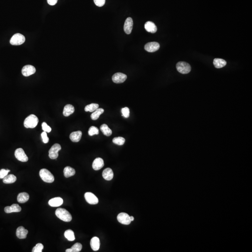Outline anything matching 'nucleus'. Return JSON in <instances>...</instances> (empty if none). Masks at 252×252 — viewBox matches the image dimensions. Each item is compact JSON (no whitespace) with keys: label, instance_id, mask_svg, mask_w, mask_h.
<instances>
[{"label":"nucleus","instance_id":"1","mask_svg":"<svg viewBox=\"0 0 252 252\" xmlns=\"http://www.w3.org/2000/svg\"><path fill=\"white\" fill-rule=\"evenodd\" d=\"M56 215L58 218L65 222L71 221L72 216L69 212L64 208H58L55 212Z\"/></svg>","mask_w":252,"mask_h":252},{"label":"nucleus","instance_id":"40","mask_svg":"<svg viewBox=\"0 0 252 252\" xmlns=\"http://www.w3.org/2000/svg\"><path fill=\"white\" fill-rule=\"evenodd\" d=\"M58 0H47V2L51 6H54L57 3Z\"/></svg>","mask_w":252,"mask_h":252},{"label":"nucleus","instance_id":"30","mask_svg":"<svg viewBox=\"0 0 252 252\" xmlns=\"http://www.w3.org/2000/svg\"><path fill=\"white\" fill-rule=\"evenodd\" d=\"M99 107V105L98 104L92 103L88 105L85 108V111L86 112H93L97 109Z\"/></svg>","mask_w":252,"mask_h":252},{"label":"nucleus","instance_id":"14","mask_svg":"<svg viewBox=\"0 0 252 252\" xmlns=\"http://www.w3.org/2000/svg\"><path fill=\"white\" fill-rule=\"evenodd\" d=\"M21 210V207L18 204H13L10 206H6L4 208V211L7 213L20 212Z\"/></svg>","mask_w":252,"mask_h":252},{"label":"nucleus","instance_id":"33","mask_svg":"<svg viewBox=\"0 0 252 252\" xmlns=\"http://www.w3.org/2000/svg\"><path fill=\"white\" fill-rule=\"evenodd\" d=\"M82 248V245L80 243H76L73 245L71 247L72 252H79L81 251Z\"/></svg>","mask_w":252,"mask_h":252},{"label":"nucleus","instance_id":"29","mask_svg":"<svg viewBox=\"0 0 252 252\" xmlns=\"http://www.w3.org/2000/svg\"><path fill=\"white\" fill-rule=\"evenodd\" d=\"M65 237L69 241H73L75 240V236H74V233L73 231L72 230H67L66 231L64 234Z\"/></svg>","mask_w":252,"mask_h":252},{"label":"nucleus","instance_id":"6","mask_svg":"<svg viewBox=\"0 0 252 252\" xmlns=\"http://www.w3.org/2000/svg\"><path fill=\"white\" fill-rule=\"evenodd\" d=\"M61 150V147L59 144H56L51 147L49 151V156L51 159H56L59 157V151Z\"/></svg>","mask_w":252,"mask_h":252},{"label":"nucleus","instance_id":"27","mask_svg":"<svg viewBox=\"0 0 252 252\" xmlns=\"http://www.w3.org/2000/svg\"><path fill=\"white\" fill-rule=\"evenodd\" d=\"M100 129L103 134L106 136H109L112 134V130L106 124H102L100 127Z\"/></svg>","mask_w":252,"mask_h":252},{"label":"nucleus","instance_id":"39","mask_svg":"<svg viewBox=\"0 0 252 252\" xmlns=\"http://www.w3.org/2000/svg\"><path fill=\"white\" fill-rule=\"evenodd\" d=\"M94 3L98 7H102L105 3L106 0H93Z\"/></svg>","mask_w":252,"mask_h":252},{"label":"nucleus","instance_id":"20","mask_svg":"<svg viewBox=\"0 0 252 252\" xmlns=\"http://www.w3.org/2000/svg\"><path fill=\"white\" fill-rule=\"evenodd\" d=\"M91 247L93 251H98L100 247V241L97 237H94L91 239L90 242Z\"/></svg>","mask_w":252,"mask_h":252},{"label":"nucleus","instance_id":"15","mask_svg":"<svg viewBox=\"0 0 252 252\" xmlns=\"http://www.w3.org/2000/svg\"><path fill=\"white\" fill-rule=\"evenodd\" d=\"M104 166L103 160L102 158L98 157L93 161L92 163V168L95 170H98L101 169Z\"/></svg>","mask_w":252,"mask_h":252},{"label":"nucleus","instance_id":"9","mask_svg":"<svg viewBox=\"0 0 252 252\" xmlns=\"http://www.w3.org/2000/svg\"><path fill=\"white\" fill-rule=\"evenodd\" d=\"M85 198L87 203L90 205H96L98 203L99 199L92 193L86 192L85 194Z\"/></svg>","mask_w":252,"mask_h":252},{"label":"nucleus","instance_id":"16","mask_svg":"<svg viewBox=\"0 0 252 252\" xmlns=\"http://www.w3.org/2000/svg\"><path fill=\"white\" fill-rule=\"evenodd\" d=\"M28 234V231L24 228L22 226L18 227L17 229L16 234L17 237L20 239H25L27 237V234Z\"/></svg>","mask_w":252,"mask_h":252},{"label":"nucleus","instance_id":"34","mask_svg":"<svg viewBox=\"0 0 252 252\" xmlns=\"http://www.w3.org/2000/svg\"><path fill=\"white\" fill-rule=\"evenodd\" d=\"M44 249V246L41 243H38L37 244L35 247H33L32 249V252H42V250Z\"/></svg>","mask_w":252,"mask_h":252},{"label":"nucleus","instance_id":"19","mask_svg":"<svg viewBox=\"0 0 252 252\" xmlns=\"http://www.w3.org/2000/svg\"><path fill=\"white\" fill-rule=\"evenodd\" d=\"M145 29L148 32L154 33L157 32V27L153 22L148 21L145 24Z\"/></svg>","mask_w":252,"mask_h":252},{"label":"nucleus","instance_id":"22","mask_svg":"<svg viewBox=\"0 0 252 252\" xmlns=\"http://www.w3.org/2000/svg\"><path fill=\"white\" fill-rule=\"evenodd\" d=\"M75 111L74 107L71 104H67L65 106L63 111V115L66 117L70 116Z\"/></svg>","mask_w":252,"mask_h":252},{"label":"nucleus","instance_id":"7","mask_svg":"<svg viewBox=\"0 0 252 252\" xmlns=\"http://www.w3.org/2000/svg\"><path fill=\"white\" fill-rule=\"evenodd\" d=\"M15 158L22 162H26L28 161V157L26 155L24 151L22 148H18L15 150Z\"/></svg>","mask_w":252,"mask_h":252},{"label":"nucleus","instance_id":"18","mask_svg":"<svg viewBox=\"0 0 252 252\" xmlns=\"http://www.w3.org/2000/svg\"><path fill=\"white\" fill-rule=\"evenodd\" d=\"M102 176L106 180H111L114 177V172L111 168H106L103 171Z\"/></svg>","mask_w":252,"mask_h":252},{"label":"nucleus","instance_id":"11","mask_svg":"<svg viewBox=\"0 0 252 252\" xmlns=\"http://www.w3.org/2000/svg\"><path fill=\"white\" fill-rule=\"evenodd\" d=\"M36 72L35 67L31 65H26L23 68L22 73L25 77H28L34 74Z\"/></svg>","mask_w":252,"mask_h":252},{"label":"nucleus","instance_id":"31","mask_svg":"<svg viewBox=\"0 0 252 252\" xmlns=\"http://www.w3.org/2000/svg\"><path fill=\"white\" fill-rule=\"evenodd\" d=\"M113 142L118 145H122L125 143V139L122 137H117L113 139Z\"/></svg>","mask_w":252,"mask_h":252},{"label":"nucleus","instance_id":"12","mask_svg":"<svg viewBox=\"0 0 252 252\" xmlns=\"http://www.w3.org/2000/svg\"><path fill=\"white\" fill-rule=\"evenodd\" d=\"M160 44L157 42H150L146 44L144 49L146 51L150 52H155L159 49Z\"/></svg>","mask_w":252,"mask_h":252},{"label":"nucleus","instance_id":"24","mask_svg":"<svg viewBox=\"0 0 252 252\" xmlns=\"http://www.w3.org/2000/svg\"><path fill=\"white\" fill-rule=\"evenodd\" d=\"M64 174L65 177L68 178V177H71V176H74L75 174V170L73 168L70 167V166H67L65 167L64 170Z\"/></svg>","mask_w":252,"mask_h":252},{"label":"nucleus","instance_id":"35","mask_svg":"<svg viewBox=\"0 0 252 252\" xmlns=\"http://www.w3.org/2000/svg\"><path fill=\"white\" fill-rule=\"evenodd\" d=\"M121 113H122L123 117L125 118H128L129 117L130 111H129V109L128 107H125L121 109Z\"/></svg>","mask_w":252,"mask_h":252},{"label":"nucleus","instance_id":"17","mask_svg":"<svg viewBox=\"0 0 252 252\" xmlns=\"http://www.w3.org/2000/svg\"><path fill=\"white\" fill-rule=\"evenodd\" d=\"M49 205L52 207H58L63 204V200L61 198L56 197L52 198L49 201Z\"/></svg>","mask_w":252,"mask_h":252},{"label":"nucleus","instance_id":"5","mask_svg":"<svg viewBox=\"0 0 252 252\" xmlns=\"http://www.w3.org/2000/svg\"><path fill=\"white\" fill-rule=\"evenodd\" d=\"M25 41V37L24 35L20 33L15 34L10 40V44L13 45H19L22 44Z\"/></svg>","mask_w":252,"mask_h":252},{"label":"nucleus","instance_id":"8","mask_svg":"<svg viewBox=\"0 0 252 252\" xmlns=\"http://www.w3.org/2000/svg\"><path fill=\"white\" fill-rule=\"evenodd\" d=\"M117 220L120 223L126 225H128L131 222L129 215L125 212L119 213L117 216Z\"/></svg>","mask_w":252,"mask_h":252},{"label":"nucleus","instance_id":"21","mask_svg":"<svg viewBox=\"0 0 252 252\" xmlns=\"http://www.w3.org/2000/svg\"><path fill=\"white\" fill-rule=\"evenodd\" d=\"M82 133L81 131H78L73 132L70 134V138L73 142H79L82 136Z\"/></svg>","mask_w":252,"mask_h":252},{"label":"nucleus","instance_id":"10","mask_svg":"<svg viewBox=\"0 0 252 252\" xmlns=\"http://www.w3.org/2000/svg\"><path fill=\"white\" fill-rule=\"evenodd\" d=\"M127 76L122 73H115L112 77L113 82L117 84L123 83L127 79Z\"/></svg>","mask_w":252,"mask_h":252},{"label":"nucleus","instance_id":"37","mask_svg":"<svg viewBox=\"0 0 252 252\" xmlns=\"http://www.w3.org/2000/svg\"><path fill=\"white\" fill-rule=\"evenodd\" d=\"M10 171L9 170L2 169L0 170V179H3L8 174V172Z\"/></svg>","mask_w":252,"mask_h":252},{"label":"nucleus","instance_id":"38","mask_svg":"<svg viewBox=\"0 0 252 252\" xmlns=\"http://www.w3.org/2000/svg\"><path fill=\"white\" fill-rule=\"evenodd\" d=\"M41 137H42V140H43V141L44 144H47L48 143L49 141V139L48 137L47 133L44 131L43 132H42L41 134Z\"/></svg>","mask_w":252,"mask_h":252},{"label":"nucleus","instance_id":"4","mask_svg":"<svg viewBox=\"0 0 252 252\" xmlns=\"http://www.w3.org/2000/svg\"><path fill=\"white\" fill-rule=\"evenodd\" d=\"M176 69L182 74H187L191 71V67L186 62H179L176 65Z\"/></svg>","mask_w":252,"mask_h":252},{"label":"nucleus","instance_id":"26","mask_svg":"<svg viewBox=\"0 0 252 252\" xmlns=\"http://www.w3.org/2000/svg\"><path fill=\"white\" fill-rule=\"evenodd\" d=\"M17 180V177L12 174L7 175L3 178V182L4 183L9 184L15 182Z\"/></svg>","mask_w":252,"mask_h":252},{"label":"nucleus","instance_id":"3","mask_svg":"<svg viewBox=\"0 0 252 252\" xmlns=\"http://www.w3.org/2000/svg\"><path fill=\"white\" fill-rule=\"evenodd\" d=\"M39 175L44 181L48 183H51L54 181V176L52 173L46 169H43L40 170Z\"/></svg>","mask_w":252,"mask_h":252},{"label":"nucleus","instance_id":"23","mask_svg":"<svg viewBox=\"0 0 252 252\" xmlns=\"http://www.w3.org/2000/svg\"><path fill=\"white\" fill-rule=\"evenodd\" d=\"M29 196L28 193L26 192H22L19 194L18 196V202L20 203H24L29 200Z\"/></svg>","mask_w":252,"mask_h":252},{"label":"nucleus","instance_id":"42","mask_svg":"<svg viewBox=\"0 0 252 252\" xmlns=\"http://www.w3.org/2000/svg\"><path fill=\"white\" fill-rule=\"evenodd\" d=\"M66 252H72V250H71V248H69V249H67L66 250Z\"/></svg>","mask_w":252,"mask_h":252},{"label":"nucleus","instance_id":"36","mask_svg":"<svg viewBox=\"0 0 252 252\" xmlns=\"http://www.w3.org/2000/svg\"><path fill=\"white\" fill-rule=\"evenodd\" d=\"M42 129L46 133H50L51 132V128L46 122H44L42 124Z\"/></svg>","mask_w":252,"mask_h":252},{"label":"nucleus","instance_id":"41","mask_svg":"<svg viewBox=\"0 0 252 252\" xmlns=\"http://www.w3.org/2000/svg\"><path fill=\"white\" fill-rule=\"evenodd\" d=\"M130 219L131 221H134V217L133 216H130Z\"/></svg>","mask_w":252,"mask_h":252},{"label":"nucleus","instance_id":"28","mask_svg":"<svg viewBox=\"0 0 252 252\" xmlns=\"http://www.w3.org/2000/svg\"><path fill=\"white\" fill-rule=\"evenodd\" d=\"M104 112V110L103 108H98L94 111L91 115V118L92 120H96L99 118V116Z\"/></svg>","mask_w":252,"mask_h":252},{"label":"nucleus","instance_id":"2","mask_svg":"<svg viewBox=\"0 0 252 252\" xmlns=\"http://www.w3.org/2000/svg\"><path fill=\"white\" fill-rule=\"evenodd\" d=\"M38 119L34 115H31L26 118L24 121V126L27 128H33L37 126Z\"/></svg>","mask_w":252,"mask_h":252},{"label":"nucleus","instance_id":"25","mask_svg":"<svg viewBox=\"0 0 252 252\" xmlns=\"http://www.w3.org/2000/svg\"><path fill=\"white\" fill-rule=\"evenodd\" d=\"M214 66L217 68H221L227 65V62L221 59H215L213 60Z\"/></svg>","mask_w":252,"mask_h":252},{"label":"nucleus","instance_id":"32","mask_svg":"<svg viewBox=\"0 0 252 252\" xmlns=\"http://www.w3.org/2000/svg\"><path fill=\"white\" fill-rule=\"evenodd\" d=\"M99 134V130L95 126H91L89 128L88 130V134L90 136H92L95 134Z\"/></svg>","mask_w":252,"mask_h":252},{"label":"nucleus","instance_id":"13","mask_svg":"<svg viewBox=\"0 0 252 252\" xmlns=\"http://www.w3.org/2000/svg\"><path fill=\"white\" fill-rule=\"evenodd\" d=\"M133 21L132 18H128L125 21L124 25V30L127 34H130L132 31Z\"/></svg>","mask_w":252,"mask_h":252}]
</instances>
